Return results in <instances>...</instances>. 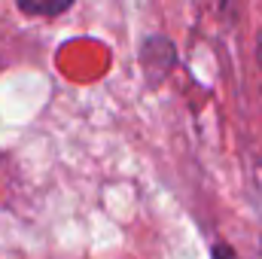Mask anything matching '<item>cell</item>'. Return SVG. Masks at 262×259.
Segmentation results:
<instances>
[{
  "label": "cell",
  "mask_w": 262,
  "mask_h": 259,
  "mask_svg": "<svg viewBox=\"0 0 262 259\" xmlns=\"http://www.w3.org/2000/svg\"><path fill=\"white\" fill-rule=\"evenodd\" d=\"M259 70H262V43H259Z\"/></svg>",
  "instance_id": "7a4b0ae2"
},
{
  "label": "cell",
  "mask_w": 262,
  "mask_h": 259,
  "mask_svg": "<svg viewBox=\"0 0 262 259\" xmlns=\"http://www.w3.org/2000/svg\"><path fill=\"white\" fill-rule=\"evenodd\" d=\"M18 9L25 15H58L70 9V3H18Z\"/></svg>",
  "instance_id": "6da1fadb"
}]
</instances>
